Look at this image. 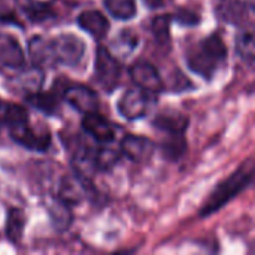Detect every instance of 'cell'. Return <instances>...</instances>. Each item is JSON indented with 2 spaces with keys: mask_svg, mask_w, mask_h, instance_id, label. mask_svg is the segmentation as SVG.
<instances>
[{
  "mask_svg": "<svg viewBox=\"0 0 255 255\" xmlns=\"http://www.w3.org/2000/svg\"><path fill=\"white\" fill-rule=\"evenodd\" d=\"M253 176H254V164L253 160H250L239 170H236L229 179H226L215 188V191L211 194V197L202 208L200 215L208 217L217 212L218 209H221L226 203H229L233 197H236L242 190H245L251 184Z\"/></svg>",
  "mask_w": 255,
  "mask_h": 255,
  "instance_id": "6da1fadb",
  "label": "cell"
},
{
  "mask_svg": "<svg viewBox=\"0 0 255 255\" xmlns=\"http://www.w3.org/2000/svg\"><path fill=\"white\" fill-rule=\"evenodd\" d=\"M51 49L55 63H63L66 66L78 64L85 52V43L75 34H60L51 40Z\"/></svg>",
  "mask_w": 255,
  "mask_h": 255,
  "instance_id": "7a4b0ae2",
  "label": "cell"
},
{
  "mask_svg": "<svg viewBox=\"0 0 255 255\" xmlns=\"http://www.w3.org/2000/svg\"><path fill=\"white\" fill-rule=\"evenodd\" d=\"M94 72H96V79L102 85V88H105L106 91H112L117 87L121 75V67L117 58L105 46L97 48Z\"/></svg>",
  "mask_w": 255,
  "mask_h": 255,
  "instance_id": "3957f363",
  "label": "cell"
},
{
  "mask_svg": "<svg viewBox=\"0 0 255 255\" xmlns=\"http://www.w3.org/2000/svg\"><path fill=\"white\" fill-rule=\"evenodd\" d=\"M9 131H10V137L16 143L31 151H46L51 145V136L48 131L34 130L28 127L27 123L9 126Z\"/></svg>",
  "mask_w": 255,
  "mask_h": 255,
  "instance_id": "277c9868",
  "label": "cell"
},
{
  "mask_svg": "<svg viewBox=\"0 0 255 255\" xmlns=\"http://www.w3.org/2000/svg\"><path fill=\"white\" fill-rule=\"evenodd\" d=\"M64 100L79 112L91 114L99 111V96L85 85H70L63 93Z\"/></svg>",
  "mask_w": 255,
  "mask_h": 255,
  "instance_id": "5b68a950",
  "label": "cell"
},
{
  "mask_svg": "<svg viewBox=\"0 0 255 255\" xmlns=\"http://www.w3.org/2000/svg\"><path fill=\"white\" fill-rule=\"evenodd\" d=\"M148 96L142 88L127 90L118 100V111L127 120H139L146 114Z\"/></svg>",
  "mask_w": 255,
  "mask_h": 255,
  "instance_id": "8992f818",
  "label": "cell"
},
{
  "mask_svg": "<svg viewBox=\"0 0 255 255\" xmlns=\"http://www.w3.org/2000/svg\"><path fill=\"white\" fill-rule=\"evenodd\" d=\"M131 79L134 84L146 93H158L163 90V82L158 70L148 61H137L130 69Z\"/></svg>",
  "mask_w": 255,
  "mask_h": 255,
  "instance_id": "52a82bcc",
  "label": "cell"
},
{
  "mask_svg": "<svg viewBox=\"0 0 255 255\" xmlns=\"http://www.w3.org/2000/svg\"><path fill=\"white\" fill-rule=\"evenodd\" d=\"M82 127L99 143H111L115 137L112 124L97 112L85 114L82 120Z\"/></svg>",
  "mask_w": 255,
  "mask_h": 255,
  "instance_id": "ba28073f",
  "label": "cell"
},
{
  "mask_svg": "<svg viewBox=\"0 0 255 255\" xmlns=\"http://www.w3.org/2000/svg\"><path fill=\"white\" fill-rule=\"evenodd\" d=\"M187 61H188V67L193 72H196L197 75L203 76L205 79H211L214 76V73L217 72L218 64L221 63L209 51H206L202 46V43L188 54Z\"/></svg>",
  "mask_w": 255,
  "mask_h": 255,
  "instance_id": "9c48e42d",
  "label": "cell"
},
{
  "mask_svg": "<svg viewBox=\"0 0 255 255\" xmlns=\"http://www.w3.org/2000/svg\"><path fill=\"white\" fill-rule=\"evenodd\" d=\"M154 149H155L154 143L142 136L128 134L121 142V152L134 163L149 160L151 155L154 154Z\"/></svg>",
  "mask_w": 255,
  "mask_h": 255,
  "instance_id": "30bf717a",
  "label": "cell"
},
{
  "mask_svg": "<svg viewBox=\"0 0 255 255\" xmlns=\"http://www.w3.org/2000/svg\"><path fill=\"white\" fill-rule=\"evenodd\" d=\"M24 51L18 40L6 33H0V64L6 67H19L24 64Z\"/></svg>",
  "mask_w": 255,
  "mask_h": 255,
  "instance_id": "8fae6325",
  "label": "cell"
},
{
  "mask_svg": "<svg viewBox=\"0 0 255 255\" xmlns=\"http://www.w3.org/2000/svg\"><path fill=\"white\" fill-rule=\"evenodd\" d=\"M79 27L96 39H103L109 31V21L99 10H85L78 16Z\"/></svg>",
  "mask_w": 255,
  "mask_h": 255,
  "instance_id": "7c38bea8",
  "label": "cell"
},
{
  "mask_svg": "<svg viewBox=\"0 0 255 255\" xmlns=\"http://www.w3.org/2000/svg\"><path fill=\"white\" fill-rule=\"evenodd\" d=\"M85 191H87V178L81 175L67 176L63 179V184L60 187V200H63L69 206L76 205L84 199Z\"/></svg>",
  "mask_w": 255,
  "mask_h": 255,
  "instance_id": "4fadbf2b",
  "label": "cell"
},
{
  "mask_svg": "<svg viewBox=\"0 0 255 255\" xmlns=\"http://www.w3.org/2000/svg\"><path fill=\"white\" fill-rule=\"evenodd\" d=\"M28 52H30V57L36 67L42 69L43 66L55 63L52 49H51V42L40 36H34L28 42Z\"/></svg>",
  "mask_w": 255,
  "mask_h": 255,
  "instance_id": "5bb4252c",
  "label": "cell"
},
{
  "mask_svg": "<svg viewBox=\"0 0 255 255\" xmlns=\"http://www.w3.org/2000/svg\"><path fill=\"white\" fill-rule=\"evenodd\" d=\"M217 13L230 24H241L247 16V7L241 0H221L217 4Z\"/></svg>",
  "mask_w": 255,
  "mask_h": 255,
  "instance_id": "9a60e30c",
  "label": "cell"
},
{
  "mask_svg": "<svg viewBox=\"0 0 255 255\" xmlns=\"http://www.w3.org/2000/svg\"><path fill=\"white\" fill-rule=\"evenodd\" d=\"M48 214H49V218H51V223L52 226L58 230V232H63L66 230L70 223H72V212H70V208L67 203H64L63 200L57 199V200H52V203L48 206Z\"/></svg>",
  "mask_w": 255,
  "mask_h": 255,
  "instance_id": "2e32d148",
  "label": "cell"
},
{
  "mask_svg": "<svg viewBox=\"0 0 255 255\" xmlns=\"http://www.w3.org/2000/svg\"><path fill=\"white\" fill-rule=\"evenodd\" d=\"M187 117L179 114H164L155 118L154 126L169 134H181L187 128Z\"/></svg>",
  "mask_w": 255,
  "mask_h": 255,
  "instance_id": "e0dca14e",
  "label": "cell"
},
{
  "mask_svg": "<svg viewBox=\"0 0 255 255\" xmlns=\"http://www.w3.org/2000/svg\"><path fill=\"white\" fill-rule=\"evenodd\" d=\"M22 123H28V112L22 106L0 102V124L15 126Z\"/></svg>",
  "mask_w": 255,
  "mask_h": 255,
  "instance_id": "ac0fdd59",
  "label": "cell"
},
{
  "mask_svg": "<svg viewBox=\"0 0 255 255\" xmlns=\"http://www.w3.org/2000/svg\"><path fill=\"white\" fill-rule=\"evenodd\" d=\"M25 227V214L21 209H10L7 215V226L6 233L12 242H19Z\"/></svg>",
  "mask_w": 255,
  "mask_h": 255,
  "instance_id": "d6986e66",
  "label": "cell"
},
{
  "mask_svg": "<svg viewBox=\"0 0 255 255\" xmlns=\"http://www.w3.org/2000/svg\"><path fill=\"white\" fill-rule=\"evenodd\" d=\"M109 13L118 19H130L136 15V0H105Z\"/></svg>",
  "mask_w": 255,
  "mask_h": 255,
  "instance_id": "ffe728a7",
  "label": "cell"
},
{
  "mask_svg": "<svg viewBox=\"0 0 255 255\" xmlns=\"http://www.w3.org/2000/svg\"><path fill=\"white\" fill-rule=\"evenodd\" d=\"M27 102L33 108H36V109H39V111H42L45 114H49V115L55 114L57 109H58V100L55 99V96H52L49 93H34V94H30L27 97Z\"/></svg>",
  "mask_w": 255,
  "mask_h": 255,
  "instance_id": "44dd1931",
  "label": "cell"
},
{
  "mask_svg": "<svg viewBox=\"0 0 255 255\" xmlns=\"http://www.w3.org/2000/svg\"><path fill=\"white\" fill-rule=\"evenodd\" d=\"M185 146H187V143L181 133V134H170L169 140H166L161 148H163V154L167 160L176 161L185 152Z\"/></svg>",
  "mask_w": 255,
  "mask_h": 255,
  "instance_id": "7402d4cb",
  "label": "cell"
},
{
  "mask_svg": "<svg viewBox=\"0 0 255 255\" xmlns=\"http://www.w3.org/2000/svg\"><path fill=\"white\" fill-rule=\"evenodd\" d=\"M236 48H238V52L239 55L248 61L250 64L254 61V36H253V31H242L238 39H236Z\"/></svg>",
  "mask_w": 255,
  "mask_h": 255,
  "instance_id": "603a6c76",
  "label": "cell"
},
{
  "mask_svg": "<svg viewBox=\"0 0 255 255\" xmlns=\"http://www.w3.org/2000/svg\"><path fill=\"white\" fill-rule=\"evenodd\" d=\"M202 46L206 49V51H209L217 60H220V61H223L226 57H227V46H226V43L223 42V39L220 37V36H217V34H211V36H208L203 42H202Z\"/></svg>",
  "mask_w": 255,
  "mask_h": 255,
  "instance_id": "cb8c5ba5",
  "label": "cell"
},
{
  "mask_svg": "<svg viewBox=\"0 0 255 255\" xmlns=\"http://www.w3.org/2000/svg\"><path fill=\"white\" fill-rule=\"evenodd\" d=\"M170 22H172V15H161L152 21V33L158 42H169Z\"/></svg>",
  "mask_w": 255,
  "mask_h": 255,
  "instance_id": "d4e9b609",
  "label": "cell"
},
{
  "mask_svg": "<svg viewBox=\"0 0 255 255\" xmlns=\"http://www.w3.org/2000/svg\"><path fill=\"white\" fill-rule=\"evenodd\" d=\"M93 161H94L96 169H99V170H111L118 163V154L114 149L105 148V149H100L94 155Z\"/></svg>",
  "mask_w": 255,
  "mask_h": 255,
  "instance_id": "484cf974",
  "label": "cell"
},
{
  "mask_svg": "<svg viewBox=\"0 0 255 255\" xmlns=\"http://www.w3.org/2000/svg\"><path fill=\"white\" fill-rule=\"evenodd\" d=\"M21 81H22V85L25 88H30V90H34V88H39L43 82V73H42V69L40 67H33L30 70H25L22 75H21Z\"/></svg>",
  "mask_w": 255,
  "mask_h": 255,
  "instance_id": "4316f807",
  "label": "cell"
},
{
  "mask_svg": "<svg viewBox=\"0 0 255 255\" xmlns=\"http://www.w3.org/2000/svg\"><path fill=\"white\" fill-rule=\"evenodd\" d=\"M16 0H0V19L6 22H18V16L13 10V3Z\"/></svg>",
  "mask_w": 255,
  "mask_h": 255,
  "instance_id": "83f0119b",
  "label": "cell"
},
{
  "mask_svg": "<svg viewBox=\"0 0 255 255\" xmlns=\"http://www.w3.org/2000/svg\"><path fill=\"white\" fill-rule=\"evenodd\" d=\"M173 19L182 25H196L200 21L199 15L196 12L188 10V9H181L176 15H173Z\"/></svg>",
  "mask_w": 255,
  "mask_h": 255,
  "instance_id": "f1b7e54d",
  "label": "cell"
},
{
  "mask_svg": "<svg viewBox=\"0 0 255 255\" xmlns=\"http://www.w3.org/2000/svg\"><path fill=\"white\" fill-rule=\"evenodd\" d=\"M55 0H28L30 4L37 6V7H48L49 4H52Z\"/></svg>",
  "mask_w": 255,
  "mask_h": 255,
  "instance_id": "f546056e",
  "label": "cell"
},
{
  "mask_svg": "<svg viewBox=\"0 0 255 255\" xmlns=\"http://www.w3.org/2000/svg\"><path fill=\"white\" fill-rule=\"evenodd\" d=\"M164 1H166V0H145V3H146L149 7H152V9L164 6Z\"/></svg>",
  "mask_w": 255,
  "mask_h": 255,
  "instance_id": "4dcf8cb0",
  "label": "cell"
}]
</instances>
